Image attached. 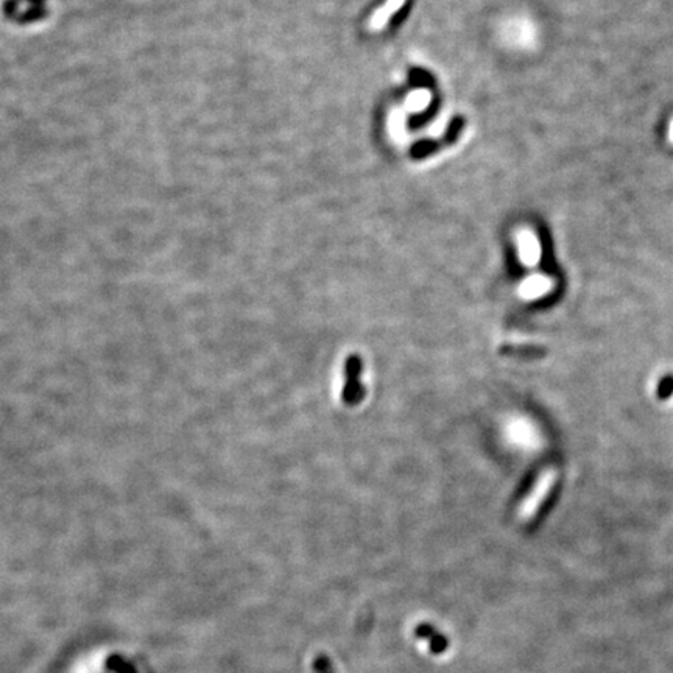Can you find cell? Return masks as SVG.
Instances as JSON below:
<instances>
[{"instance_id":"cell-1","label":"cell","mask_w":673,"mask_h":673,"mask_svg":"<svg viewBox=\"0 0 673 673\" xmlns=\"http://www.w3.org/2000/svg\"><path fill=\"white\" fill-rule=\"evenodd\" d=\"M555 482H556V471L552 468L544 469L540 474V477H538V480L535 482L533 488L529 491L527 497H525L522 500V504L519 505L518 516L522 522H527L538 515V511H540L544 500H546L550 491H552Z\"/></svg>"},{"instance_id":"cell-2","label":"cell","mask_w":673,"mask_h":673,"mask_svg":"<svg viewBox=\"0 0 673 673\" xmlns=\"http://www.w3.org/2000/svg\"><path fill=\"white\" fill-rule=\"evenodd\" d=\"M518 253L522 265L533 268L541 260V243L531 229H519L516 234Z\"/></svg>"},{"instance_id":"cell-3","label":"cell","mask_w":673,"mask_h":673,"mask_svg":"<svg viewBox=\"0 0 673 673\" xmlns=\"http://www.w3.org/2000/svg\"><path fill=\"white\" fill-rule=\"evenodd\" d=\"M415 636L418 639L429 642V650L433 654L446 653L451 645V641L429 622L419 623V625L415 628Z\"/></svg>"},{"instance_id":"cell-4","label":"cell","mask_w":673,"mask_h":673,"mask_svg":"<svg viewBox=\"0 0 673 673\" xmlns=\"http://www.w3.org/2000/svg\"><path fill=\"white\" fill-rule=\"evenodd\" d=\"M553 281L550 279L546 274H533L529 279H525L524 283L519 287V295L527 299H535L540 298L542 295L552 289Z\"/></svg>"},{"instance_id":"cell-5","label":"cell","mask_w":673,"mask_h":673,"mask_svg":"<svg viewBox=\"0 0 673 673\" xmlns=\"http://www.w3.org/2000/svg\"><path fill=\"white\" fill-rule=\"evenodd\" d=\"M404 3H406V0H387L383 7L379 8L376 13L372 15V17L370 19V28L375 30V32L382 30L385 26H387V22L391 19V17H393L397 11L404 7Z\"/></svg>"},{"instance_id":"cell-6","label":"cell","mask_w":673,"mask_h":673,"mask_svg":"<svg viewBox=\"0 0 673 673\" xmlns=\"http://www.w3.org/2000/svg\"><path fill=\"white\" fill-rule=\"evenodd\" d=\"M429 99H430L429 93H426V91H418V93L410 95L407 105H408V108H412L413 111H419V109H423L427 106Z\"/></svg>"},{"instance_id":"cell-7","label":"cell","mask_w":673,"mask_h":673,"mask_svg":"<svg viewBox=\"0 0 673 673\" xmlns=\"http://www.w3.org/2000/svg\"><path fill=\"white\" fill-rule=\"evenodd\" d=\"M312 669H314L315 673H335L332 663H330V659L326 654H318L314 659V663H312Z\"/></svg>"},{"instance_id":"cell-8","label":"cell","mask_w":673,"mask_h":673,"mask_svg":"<svg viewBox=\"0 0 673 673\" xmlns=\"http://www.w3.org/2000/svg\"><path fill=\"white\" fill-rule=\"evenodd\" d=\"M667 140L673 145V117L669 122V128H667Z\"/></svg>"}]
</instances>
